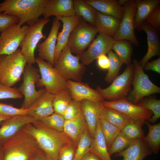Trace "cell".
<instances>
[{
	"mask_svg": "<svg viewBox=\"0 0 160 160\" xmlns=\"http://www.w3.org/2000/svg\"><path fill=\"white\" fill-rule=\"evenodd\" d=\"M21 130L35 138L39 148L51 160H59L63 148L76 144L64 132L51 128L40 120L26 124Z\"/></svg>",
	"mask_w": 160,
	"mask_h": 160,
	"instance_id": "1",
	"label": "cell"
},
{
	"mask_svg": "<svg viewBox=\"0 0 160 160\" xmlns=\"http://www.w3.org/2000/svg\"><path fill=\"white\" fill-rule=\"evenodd\" d=\"M49 0H5L0 3V13L14 16L19 19L22 26L35 23L42 15Z\"/></svg>",
	"mask_w": 160,
	"mask_h": 160,
	"instance_id": "2",
	"label": "cell"
},
{
	"mask_svg": "<svg viewBox=\"0 0 160 160\" xmlns=\"http://www.w3.org/2000/svg\"><path fill=\"white\" fill-rule=\"evenodd\" d=\"M3 148L4 160H31L40 148L35 138L21 129Z\"/></svg>",
	"mask_w": 160,
	"mask_h": 160,
	"instance_id": "3",
	"label": "cell"
},
{
	"mask_svg": "<svg viewBox=\"0 0 160 160\" xmlns=\"http://www.w3.org/2000/svg\"><path fill=\"white\" fill-rule=\"evenodd\" d=\"M26 61L18 49L12 54L0 55V84L12 87L21 79Z\"/></svg>",
	"mask_w": 160,
	"mask_h": 160,
	"instance_id": "4",
	"label": "cell"
},
{
	"mask_svg": "<svg viewBox=\"0 0 160 160\" xmlns=\"http://www.w3.org/2000/svg\"><path fill=\"white\" fill-rule=\"evenodd\" d=\"M80 60L79 55H73L67 45L62 51L53 66L66 80L80 82L86 68Z\"/></svg>",
	"mask_w": 160,
	"mask_h": 160,
	"instance_id": "5",
	"label": "cell"
},
{
	"mask_svg": "<svg viewBox=\"0 0 160 160\" xmlns=\"http://www.w3.org/2000/svg\"><path fill=\"white\" fill-rule=\"evenodd\" d=\"M134 72L133 64L127 65L124 72L112 82L108 87L102 88L97 86L96 89L104 100L113 101L126 97L131 90Z\"/></svg>",
	"mask_w": 160,
	"mask_h": 160,
	"instance_id": "6",
	"label": "cell"
},
{
	"mask_svg": "<svg viewBox=\"0 0 160 160\" xmlns=\"http://www.w3.org/2000/svg\"><path fill=\"white\" fill-rule=\"evenodd\" d=\"M41 77L36 84L38 87H44L46 90L55 95L67 89V80L50 63L39 57L36 58Z\"/></svg>",
	"mask_w": 160,
	"mask_h": 160,
	"instance_id": "7",
	"label": "cell"
},
{
	"mask_svg": "<svg viewBox=\"0 0 160 160\" xmlns=\"http://www.w3.org/2000/svg\"><path fill=\"white\" fill-rule=\"evenodd\" d=\"M134 75L132 82L133 88L127 97L130 102L136 104L145 97L160 92V88L153 84L144 72L143 68L136 59L133 61Z\"/></svg>",
	"mask_w": 160,
	"mask_h": 160,
	"instance_id": "8",
	"label": "cell"
},
{
	"mask_svg": "<svg viewBox=\"0 0 160 160\" xmlns=\"http://www.w3.org/2000/svg\"><path fill=\"white\" fill-rule=\"evenodd\" d=\"M50 20L49 18L39 19L35 23L29 25L20 45L21 53L25 59L27 64L32 65L36 63L34 56L35 49L41 39H46V35L42 33L43 29Z\"/></svg>",
	"mask_w": 160,
	"mask_h": 160,
	"instance_id": "9",
	"label": "cell"
},
{
	"mask_svg": "<svg viewBox=\"0 0 160 160\" xmlns=\"http://www.w3.org/2000/svg\"><path fill=\"white\" fill-rule=\"evenodd\" d=\"M96 27L81 18L69 37L67 45L72 53L79 55L89 47L97 33Z\"/></svg>",
	"mask_w": 160,
	"mask_h": 160,
	"instance_id": "10",
	"label": "cell"
},
{
	"mask_svg": "<svg viewBox=\"0 0 160 160\" xmlns=\"http://www.w3.org/2000/svg\"><path fill=\"white\" fill-rule=\"evenodd\" d=\"M39 70L32 65L26 64L23 73V81L17 88L24 97L21 108L28 109L31 105L46 90L45 88L36 90L35 85L40 77Z\"/></svg>",
	"mask_w": 160,
	"mask_h": 160,
	"instance_id": "11",
	"label": "cell"
},
{
	"mask_svg": "<svg viewBox=\"0 0 160 160\" xmlns=\"http://www.w3.org/2000/svg\"><path fill=\"white\" fill-rule=\"evenodd\" d=\"M103 106L114 109L129 117L142 126L153 116L152 112L129 101L127 97L117 100L101 102Z\"/></svg>",
	"mask_w": 160,
	"mask_h": 160,
	"instance_id": "12",
	"label": "cell"
},
{
	"mask_svg": "<svg viewBox=\"0 0 160 160\" xmlns=\"http://www.w3.org/2000/svg\"><path fill=\"white\" fill-rule=\"evenodd\" d=\"M124 14L118 30L113 38L114 41L127 40L136 47L139 42L135 35L134 30L136 12L135 0H128L124 5Z\"/></svg>",
	"mask_w": 160,
	"mask_h": 160,
	"instance_id": "13",
	"label": "cell"
},
{
	"mask_svg": "<svg viewBox=\"0 0 160 160\" xmlns=\"http://www.w3.org/2000/svg\"><path fill=\"white\" fill-rule=\"evenodd\" d=\"M29 25L21 26L18 23L12 25L1 33L0 55H9L15 52L23 39Z\"/></svg>",
	"mask_w": 160,
	"mask_h": 160,
	"instance_id": "14",
	"label": "cell"
},
{
	"mask_svg": "<svg viewBox=\"0 0 160 160\" xmlns=\"http://www.w3.org/2000/svg\"><path fill=\"white\" fill-rule=\"evenodd\" d=\"M114 41L111 36L103 33H99L88 49L79 55L81 63L88 66L100 55L108 54L111 50Z\"/></svg>",
	"mask_w": 160,
	"mask_h": 160,
	"instance_id": "15",
	"label": "cell"
},
{
	"mask_svg": "<svg viewBox=\"0 0 160 160\" xmlns=\"http://www.w3.org/2000/svg\"><path fill=\"white\" fill-rule=\"evenodd\" d=\"M36 120L28 115H17L4 120L0 123V145L3 146L26 124Z\"/></svg>",
	"mask_w": 160,
	"mask_h": 160,
	"instance_id": "16",
	"label": "cell"
},
{
	"mask_svg": "<svg viewBox=\"0 0 160 160\" xmlns=\"http://www.w3.org/2000/svg\"><path fill=\"white\" fill-rule=\"evenodd\" d=\"M67 84L73 100L80 102L87 100L100 102L104 100L99 92L91 88L88 83L68 80H67Z\"/></svg>",
	"mask_w": 160,
	"mask_h": 160,
	"instance_id": "17",
	"label": "cell"
},
{
	"mask_svg": "<svg viewBox=\"0 0 160 160\" xmlns=\"http://www.w3.org/2000/svg\"><path fill=\"white\" fill-rule=\"evenodd\" d=\"M60 26V21L54 17L48 36L43 42L37 45L39 57L47 60L53 66L54 64V55L57 34Z\"/></svg>",
	"mask_w": 160,
	"mask_h": 160,
	"instance_id": "18",
	"label": "cell"
},
{
	"mask_svg": "<svg viewBox=\"0 0 160 160\" xmlns=\"http://www.w3.org/2000/svg\"><path fill=\"white\" fill-rule=\"evenodd\" d=\"M54 96V95L46 90L27 109L28 115L36 120H41L53 113Z\"/></svg>",
	"mask_w": 160,
	"mask_h": 160,
	"instance_id": "19",
	"label": "cell"
},
{
	"mask_svg": "<svg viewBox=\"0 0 160 160\" xmlns=\"http://www.w3.org/2000/svg\"><path fill=\"white\" fill-rule=\"evenodd\" d=\"M55 17L62 22L63 28L62 31L58 32L57 34L54 55V64L63 49L67 45L71 31L81 18V17L76 15L70 17L56 16Z\"/></svg>",
	"mask_w": 160,
	"mask_h": 160,
	"instance_id": "20",
	"label": "cell"
},
{
	"mask_svg": "<svg viewBox=\"0 0 160 160\" xmlns=\"http://www.w3.org/2000/svg\"><path fill=\"white\" fill-rule=\"evenodd\" d=\"M81 106L82 112L86 120L89 133L93 139L103 106L101 102L87 100L81 101Z\"/></svg>",
	"mask_w": 160,
	"mask_h": 160,
	"instance_id": "21",
	"label": "cell"
},
{
	"mask_svg": "<svg viewBox=\"0 0 160 160\" xmlns=\"http://www.w3.org/2000/svg\"><path fill=\"white\" fill-rule=\"evenodd\" d=\"M137 29L139 31H144L147 36L148 48L147 53L143 58L138 61L143 68L151 57L160 55V39L158 31L145 21Z\"/></svg>",
	"mask_w": 160,
	"mask_h": 160,
	"instance_id": "22",
	"label": "cell"
},
{
	"mask_svg": "<svg viewBox=\"0 0 160 160\" xmlns=\"http://www.w3.org/2000/svg\"><path fill=\"white\" fill-rule=\"evenodd\" d=\"M144 139L140 138L133 140L128 148L115 154L113 156L122 157L123 160H143L152 153Z\"/></svg>",
	"mask_w": 160,
	"mask_h": 160,
	"instance_id": "23",
	"label": "cell"
},
{
	"mask_svg": "<svg viewBox=\"0 0 160 160\" xmlns=\"http://www.w3.org/2000/svg\"><path fill=\"white\" fill-rule=\"evenodd\" d=\"M44 18L52 16L70 17L76 15L73 0H49L46 4L42 14Z\"/></svg>",
	"mask_w": 160,
	"mask_h": 160,
	"instance_id": "24",
	"label": "cell"
},
{
	"mask_svg": "<svg viewBox=\"0 0 160 160\" xmlns=\"http://www.w3.org/2000/svg\"><path fill=\"white\" fill-rule=\"evenodd\" d=\"M121 20L96 11L94 25L99 33L105 34L113 38L119 28Z\"/></svg>",
	"mask_w": 160,
	"mask_h": 160,
	"instance_id": "25",
	"label": "cell"
},
{
	"mask_svg": "<svg viewBox=\"0 0 160 160\" xmlns=\"http://www.w3.org/2000/svg\"><path fill=\"white\" fill-rule=\"evenodd\" d=\"M85 1L103 14L112 16L121 20L124 14V7L116 0H85Z\"/></svg>",
	"mask_w": 160,
	"mask_h": 160,
	"instance_id": "26",
	"label": "cell"
},
{
	"mask_svg": "<svg viewBox=\"0 0 160 160\" xmlns=\"http://www.w3.org/2000/svg\"><path fill=\"white\" fill-rule=\"evenodd\" d=\"M87 128V124L82 112L73 119L65 120L63 131L78 144L84 131Z\"/></svg>",
	"mask_w": 160,
	"mask_h": 160,
	"instance_id": "27",
	"label": "cell"
},
{
	"mask_svg": "<svg viewBox=\"0 0 160 160\" xmlns=\"http://www.w3.org/2000/svg\"><path fill=\"white\" fill-rule=\"evenodd\" d=\"M100 119L97 123L89 152L95 153L102 160H112L101 130Z\"/></svg>",
	"mask_w": 160,
	"mask_h": 160,
	"instance_id": "28",
	"label": "cell"
},
{
	"mask_svg": "<svg viewBox=\"0 0 160 160\" xmlns=\"http://www.w3.org/2000/svg\"><path fill=\"white\" fill-rule=\"evenodd\" d=\"M135 28L137 29L145 21L151 11L159 5L160 0H136Z\"/></svg>",
	"mask_w": 160,
	"mask_h": 160,
	"instance_id": "29",
	"label": "cell"
},
{
	"mask_svg": "<svg viewBox=\"0 0 160 160\" xmlns=\"http://www.w3.org/2000/svg\"><path fill=\"white\" fill-rule=\"evenodd\" d=\"M111 49L123 64L127 65L131 64L133 49L130 42L127 40L114 41Z\"/></svg>",
	"mask_w": 160,
	"mask_h": 160,
	"instance_id": "30",
	"label": "cell"
},
{
	"mask_svg": "<svg viewBox=\"0 0 160 160\" xmlns=\"http://www.w3.org/2000/svg\"><path fill=\"white\" fill-rule=\"evenodd\" d=\"M144 123L148 129V133L144 140L152 153L157 154L160 150V123L152 125L145 121Z\"/></svg>",
	"mask_w": 160,
	"mask_h": 160,
	"instance_id": "31",
	"label": "cell"
},
{
	"mask_svg": "<svg viewBox=\"0 0 160 160\" xmlns=\"http://www.w3.org/2000/svg\"><path fill=\"white\" fill-rule=\"evenodd\" d=\"M101 116L107 121L121 130L132 119L112 108L103 106Z\"/></svg>",
	"mask_w": 160,
	"mask_h": 160,
	"instance_id": "32",
	"label": "cell"
},
{
	"mask_svg": "<svg viewBox=\"0 0 160 160\" xmlns=\"http://www.w3.org/2000/svg\"><path fill=\"white\" fill-rule=\"evenodd\" d=\"M73 5L76 15L94 25L97 10L83 0H73Z\"/></svg>",
	"mask_w": 160,
	"mask_h": 160,
	"instance_id": "33",
	"label": "cell"
},
{
	"mask_svg": "<svg viewBox=\"0 0 160 160\" xmlns=\"http://www.w3.org/2000/svg\"><path fill=\"white\" fill-rule=\"evenodd\" d=\"M72 100L71 93L68 89L54 95L53 100L54 113L63 115Z\"/></svg>",
	"mask_w": 160,
	"mask_h": 160,
	"instance_id": "34",
	"label": "cell"
},
{
	"mask_svg": "<svg viewBox=\"0 0 160 160\" xmlns=\"http://www.w3.org/2000/svg\"><path fill=\"white\" fill-rule=\"evenodd\" d=\"M100 121L101 130L108 151L113 142L121 130L107 121L101 116Z\"/></svg>",
	"mask_w": 160,
	"mask_h": 160,
	"instance_id": "35",
	"label": "cell"
},
{
	"mask_svg": "<svg viewBox=\"0 0 160 160\" xmlns=\"http://www.w3.org/2000/svg\"><path fill=\"white\" fill-rule=\"evenodd\" d=\"M108 54L109 65L104 80L107 83H110L119 76L120 69L123 63L111 50Z\"/></svg>",
	"mask_w": 160,
	"mask_h": 160,
	"instance_id": "36",
	"label": "cell"
},
{
	"mask_svg": "<svg viewBox=\"0 0 160 160\" xmlns=\"http://www.w3.org/2000/svg\"><path fill=\"white\" fill-rule=\"evenodd\" d=\"M137 105L151 111L153 115L148 120L152 123L156 122L160 118V100L154 98H143L136 104Z\"/></svg>",
	"mask_w": 160,
	"mask_h": 160,
	"instance_id": "37",
	"label": "cell"
},
{
	"mask_svg": "<svg viewBox=\"0 0 160 160\" xmlns=\"http://www.w3.org/2000/svg\"><path fill=\"white\" fill-rule=\"evenodd\" d=\"M92 139L87 128L84 131L77 144L73 160H80L85 154L89 152Z\"/></svg>",
	"mask_w": 160,
	"mask_h": 160,
	"instance_id": "38",
	"label": "cell"
},
{
	"mask_svg": "<svg viewBox=\"0 0 160 160\" xmlns=\"http://www.w3.org/2000/svg\"><path fill=\"white\" fill-rule=\"evenodd\" d=\"M142 127L140 124L132 120L124 127L121 132L132 140L140 138L144 139L145 136Z\"/></svg>",
	"mask_w": 160,
	"mask_h": 160,
	"instance_id": "39",
	"label": "cell"
},
{
	"mask_svg": "<svg viewBox=\"0 0 160 160\" xmlns=\"http://www.w3.org/2000/svg\"><path fill=\"white\" fill-rule=\"evenodd\" d=\"M133 140L121 132L116 137L108 150L110 155L111 156L124 150L130 145Z\"/></svg>",
	"mask_w": 160,
	"mask_h": 160,
	"instance_id": "40",
	"label": "cell"
},
{
	"mask_svg": "<svg viewBox=\"0 0 160 160\" xmlns=\"http://www.w3.org/2000/svg\"><path fill=\"white\" fill-rule=\"evenodd\" d=\"M40 120L51 128L59 131L64 132L65 119L63 116L61 114L54 113Z\"/></svg>",
	"mask_w": 160,
	"mask_h": 160,
	"instance_id": "41",
	"label": "cell"
},
{
	"mask_svg": "<svg viewBox=\"0 0 160 160\" xmlns=\"http://www.w3.org/2000/svg\"><path fill=\"white\" fill-rule=\"evenodd\" d=\"M27 109L14 107L11 104L0 103V114L4 116L11 117L17 115H27Z\"/></svg>",
	"mask_w": 160,
	"mask_h": 160,
	"instance_id": "42",
	"label": "cell"
},
{
	"mask_svg": "<svg viewBox=\"0 0 160 160\" xmlns=\"http://www.w3.org/2000/svg\"><path fill=\"white\" fill-rule=\"evenodd\" d=\"M81 112V101L72 100L63 116L65 120H70L76 117Z\"/></svg>",
	"mask_w": 160,
	"mask_h": 160,
	"instance_id": "43",
	"label": "cell"
},
{
	"mask_svg": "<svg viewBox=\"0 0 160 160\" xmlns=\"http://www.w3.org/2000/svg\"><path fill=\"white\" fill-rule=\"evenodd\" d=\"M23 95L17 88L8 87L0 84V99L21 98Z\"/></svg>",
	"mask_w": 160,
	"mask_h": 160,
	"instance_id": "44",
	"label": "cell"
},
{
	"mask_svg": "<svg viewBox=\"0 0 160 160\" xmlns=\"http://www.w3.org/2000/svg\"><path fill=\"white\" fill-rule=\"evenodd\" d=\"M158 31L160 30V6L155 7L150 13L145 21Z\"/></svg>",
	"mask_w": 160,
	"mask_h": 160,
	"instance_id": "45",
	"label": "cell"
},
{
	"mask_svg": "<svg viewBox=\"0 0 160 160\" xmlns=\"http://www.w3.org/2000/svg\"><path fill=\"white\" fill-rule=\"evenodd\" d=\"M19 20L16 16L0 13V32L1 33L9 27L18 23Z\"/></svg>",
	"mask_w": 160,
	"mask_h": 160,
	"instance_id": "46",
	"label": "cell"
},
{
	"mask_svg": "<svg viewBox=\"0 0 160 160\" xmlns=\"http://www.w3.org/2000/svg\"><path fill=\"white\" fill-rule=\"evenodd\" d=\"M77 145L76 143L68 145L61 151L59 160H73Z\"/></svg>",
	"mask_w": 160,
	"mask_h": 160,
	"instance_id": "47",
	"label": "cell"
},
{
	"mask_svg": "<svg viewBox=\"0 0 160 160\" xmlns=\"http://www.w3.org/2000/svg\"><path fill=\"white\" fill-rule=\"evenodd\" d=\"M143 69L146 71L151 70L160 73V57L151 62H148L143 67Z\"/></svg>",
	"mask_w": 160,
	"mask_h": 160,
	"instance_id": "48",
	"label": "cell"
},
{
	"mask_svg": "<svg viewBox=\"0 0 160 160\" xmlns=\"http://www.w3.org/2000/svg\"><path fill=\"white\" fill-rule=\"evenodd\" d=\"M97 63L99 68L103 70L108 69L109 65V60L105 54H102L97 58Z\"/></svg>",
	"mask_w": 160,
	"mask_h": 160,
	"instance_id": "49",
	"label": "cell"
},
{
	"mask_svg": "<svg viewBox=\"0 0 160 160\" xmlns=\"http://www.w3.org/2000/svg\"><path fill=\"white\" fill-rule=\"evenodd\" d=\"M31 160H51L45 153L40 148L35 156Z\"/></svg>",
	"mask_w": 160,
	"mask_h": 160,
	"instance_id": "50",
	"label": "cell"
},
{
	"mask_svg": "<svg viewBox=\"0 0 160 160\" xmlns=\"http://www.w3.org/2000/svg\"><path fill=\"white\" fill-rule=\"evenodd\" d=\"M80 160H102L95 153L88 152L85 154Z\"/></svg>",
	"mask_w": 160,
	"mask_h": 160,
	"instance_id": "51",
	"label": "cell"
},
{
	"mask_svg": "<svg viewBox=\"0 0 160 160\" xmlns=\"http://www.w3.org/2000/svg\"><path fill=\"white\" fill-rule=\"evenodd\" d=\"M0 160H4L3 146L0 145Z\"/></svg>",
	"mask_w": 160,
	"mask_h": 160,
	"instance_id": "52",
	"label": "cell"
},
{
	"mask_svg": "<svg viewBox=\"0 0 160 160\" xmlns=\"http://www.w3.org/2000/svg\"><path fill=\"white\" fill-rule=\"evenodd\" d=\"M128 0H119L118 1L119 4L121 6V5H124V4L127 2Z\"/></svg>",
	"mask_w": 160,
	"mask_h": 160,
	"instance_id": "53",
	"label": "cell"
},
{
	"mask_svg": "<svg viewBox=\"0 0 160 160\" xmlns=\"http://www.w3.org/2000/svg\"><path fill=\"white\" fill-rule=\"evenodd\" d=\"M11 117L5 116H2L0 114V123L1 121H2L5 120V119H7L10 118Z\"/></svg>",
	"mask_w": 160,
	"mask_h": 160,
	"instance_id": "54",
	"label": "cell"
}]
</instances>
